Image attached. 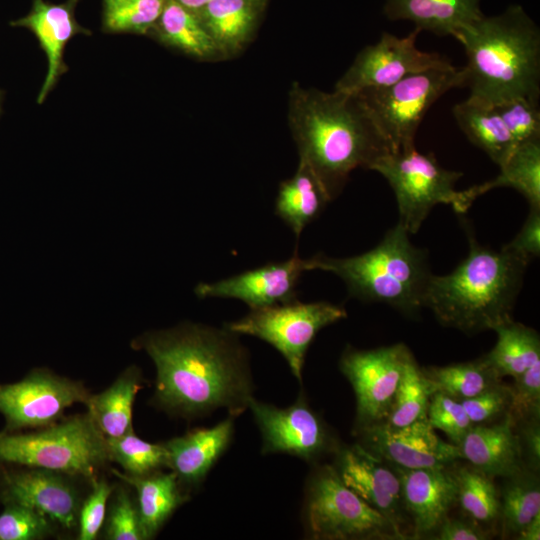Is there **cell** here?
<instances>
[{
	"label": "cell",
	"instance_id": "6da1fadb",
	"mask_svg": "<svg viewBox=\"0 0 540 540\" xmlns=\"http://www.w3.org/2000/svg\"><path fill=\"white\" fill-rule=\"evenodd\" d=\"M134 344L152 359L154 399L171 413L191 418L226 408L237 417L254 397L246 349L226 328L186 322Z\"/></svg>",
	"mask_w": 540,
	"mask_h": 540
},
{
	"label": "cell",
	"instance_id": "7a4b0ae2",
	"mask_svg": "<svg viewBox=\"0 0 540 540\" xmlns=\"http://www.w3.org/2000/svg\"><path fill=\"white\" fill-rule=\"evenodd\" d=\"M289 123L300 162L332 200L358 167L370 169L391 148L358 94L293 84Z\"/></svg>",
	"mask_w": 540,
	"mask_h": 540
},
{
	"label": "cell",
	"instance_id": "3957f363",
	"mask_svg": "<svg viewBox=\"0 0 540 540\" xmlns=\"http://www.w3.org/2000/svg\"><path fill=\"white\" fill-rule=\"evenodd\" d=\"M453 37L467 57L469 99L490 106L514 98L539 101L540 30L522 6L483 16Z\"/></svg>",
	"mask_w": 540,
	"mask_h": 540
},
{
	"label": "cell",
	"instance_id": "277c9868",
	"mask_svg": "<svg viewBox=\"0 0 540 540\" xmlns=\"http://www.w3.org/2000/svg\"><path fill=\"white\" fill-rule=\"evenodd\" d=\"M526 260L501 248L479 244L469 236V252L446 275L431 274L422 306L444 326L465 333L493 330L512 318L528 266Z\"/></svg>",
	"mask_w": 540,
	"mask_h": 540
},
{
	"label": "cell",
	"instance_id": "5b68a950",
	"mask_svg": "<svg viewBox=\"0 0 540 540\" xmlns=\"http://www.w3.org/2000/svg\"><path fill=\"white\" fill-rule=\"evenodd\" d=\"M307 269L331 272L343 280L351 297L386 304L407 315L423 308L431 275L427 253L411 243L400 223L365 253L346 258L316 254L307 259Z\"/></svg>",
	"mask_w": 540,
	"mask_h": 540
},
{
	"label": "cell",
	"instance_id": "8992f818",
	"mask_svg": "<svg viewBox=\"0 0 540 540\" xmlns=\"http://www.w3.org/2000/svg\"><path fill=\"white\" fill-rule=\"evenodd\" d=\"M108 461L106 437L88 412L36 433L0 432V464L47 469L92 482Z\"/></svg>",
	"mask_w": 540,
	"mask_h": 540
},
{
	"label": "cell",
	"instance_id": "52a82bcc",
	"mask_svg": "<svg viewBox=\"0 0 540 540\" xmlns=\"http://www.w3.org/2000/svg\"><path fill=\"white\" fill-rule=\"evenodd\" d=\"M303 518L311 539H407L386 517L347 487L333 465L316 467L311 473Z\"/></svg>",
	"mask_w": 540,
	"mask_h": 540
},
{
	"label": "cell",
	"instance_id": "ba28073f",
	"mask_svg": "<svg viewBox=\"0 0 540 540\" xmlns=\"http://www.w3.org/2000/svg\"><path fill=\"white\" fill-rule=\"evenodd\" d=\"M465 78L464 67L448 64L356 94L384 135L391 152H401L415 148V136L428 109L449 90L464 87Z\"/></svg>",
	"mask_w": 540,
	"mask_h": 540
},
{
	"label": "cell",
	"instance_id": "9c48e42d",
	"mask_svg": "<svg viewBox=\"0 0 540 540\" xmlns=\"http://www.w3.org/2000/svg\"><path fill=\"white\" fill-rule=\"evenodd\" d=\"M370 170L380 173L394 191L399 221L409 234H415L434 206L450 204L456 211L459 191L456 182L462 172L447 170L433 154L416 148L389 152L375 161Z\"/></svg>",
	"mask_w": 540,
	"mask_h": 540
},
{
	"label": "cell",
	"instance_id": "30bf717a",
	"mask_svg": "<svg viewBox=\"0 0 540 540\" xmlns=\"http://www.w3.org/2000/svg\"><path fill=\"white\" fill-rule=\"evenodd\" d=\"M344 307L326 301L288 303L252 309L225 328L239 335L257 337L279 351L299 382L307 350L318 332L344 318Z\"/></svg>",
	"mask_w": 540,
	"mask_h": 540
},
{
	"label": "cell",
	"instance_id": "8fae6325",
	"mask_svg": "<svg viewBox=\"0 0 540 540\" xmlns=\"http://www.w3.org/2000/svg\"><path fill=\"white\" fill-rule=\"evenodd\" d=\"M413 354L403 343L370 350L348 346L339 362L356 396V433L384 423L401 379Z\"/></svg>",
	"mask_w": 540,
	"mask_h": 540
},
{
	"label": "cell",
	"instance_id": "7c38bea8",
	"mask_svg": "<svg viewBox=\"0 0 540 540\" xmlns=\"http://www.w3.org/2000/svg\"><path fill=\"white\" fill-rule=\"evenodd\" d=\"M89 391L81 382L46 370H34L21 381L0 384V414L6 432L55 424L69 406L86 404Z\"/></svg>",
	"mask_w": 540,
	"mask_h": 540
},
{
	"label": "cell",
	"instance_id": "4fadbf2b",
	"mask_svg": "<svg viewBox=\"0 0 540 540\" xmlns=\"http://www.w3.org/2000/svg\"><path fill=\"white\" fill-rule=\"evenodd\" d=\"M262 436V452L286 453L316 462L338 445L323 419L301 396L294 404L279 408L252 397L248 403Z\"/></svg>",
	"mask_w": 540,
	"mask_h": 540
},
{
	"label": "cell",
	"instance_id": "5bb4252c",
	"mask_svg": "<svg viewBox=\"0 0 540 540\" xmlns=\"http://www.w3.org/2000/svg\"><path fill=\"white\" fill-rule=\"evenodd\" d=\"M420 29L405 37L383 32L379 41L364 47L351 66L337 81L335 90L356 94L365 89L386 87L404 77L434 67L451 64L436 52H425L416 47Z\"/></svg>",
	"mask_w": 540,
	"mask_h": 540
},
{
	"label": "cell",
	"instance_id": "9a60e30c",
	"mask_svg": "<svg viewBox=\"0 0 540 540\" xmlns=\"http://www.w3.org/2000/svg\"><path fill=\"white\" fill-rule=\"evenodd\" d=\"M333 465L342 482L407 538L401 479L394 467L359 443L339 446Z\"/></svg>",
	"mask_w": 540,
	"mask_h": 540
},
{
	"label": "cell",
	"instance_id": "2e32d148",
	"mask_svg": "<svg viewBox=\"0 0 540 540\" xmlns=\"http://www.w3.org/2000/svg\"><path fill=\"white\" fill-rule=\"evenodd\" d=\"M357 434L365 449L405 469L446 467L460 459L458 446L443 441L427 418L402 427L381 423Z\"/></svg>",
	"mask_w": 540,
	"mask_h": 540
},
{
	"label": "cell",
	"instance_id": "e0dca14e",
	"mask_svg": "<svg viewBox=\"0 0 540 540\" xmlns=\"http://www.w3.org/2000/svg\"><path fill=\"white\" fill-rule=\"evenodd\" d=\"M307 269V259L293 255L281 262L245 271L212 283H200L195 293L200 298H234L250 309H259L297 300V286Z\"/></svg>",
	"mask_w": 540,
	"mask_h": 540
},
{
	"label": "cell",
	"instance_id": "ac0fdd59",
	"mask_svg": "<svg viewBox=\"0 0 540 540\" xmlns=\"http://www.w3.org/2000/svg\"><path fill=\"white\" fill-rule=\"evenodd\" d=\"M69 475L41 468L3 471V503L28 506L67 529L77 525L79 493Z\"/></svg>",
	"mask_w": 540,
	"mask_h": 540
},
{
	"label": "cell",
	"instance_id": "d6986e66",
	"mask_svg": "<svg viewBox=\"0 0 540 540\" xmlns=\"http://www.w3.org/2000/svg\"><path fill=\"white\" fill-rule=\"evenodd\" d=\"M451 465L422 469L392 465L401 479L403 505L412 523V539L434 536L457 505Z\"/></svg>",
	"mask_w": 540,
	"mask_h": 540
},
{
	"label": "cell",
	"instance_id": "ffe728a7",
	"mask_svg": "<svg viewBox=\"0 0 540 540\" xmlns=\"http://www.w3.org/2000/svg\"><path fill=\"white\" fill-rule=\"evenodd\" d=\"M77 0L53 4L45 0H33L30 12L10 22L13 27L29 29L39 41L48 60V70L37 102L42 103L58 79L68 70L63 54L68 41L77 34H90L75 18Z\"/></svg>",
	"mask_w": 540,
	"mask_h": 540
},
{
	"label": "cell",
	"instance_id": "44dd1931",
	"mask_svg": "<svg viewBox=\"0 0 540 540\" xmlns=\"http://www.w3.org/2000/svg\"><path fill=\"white\" fill-rule=\"evenodd\" d=\"M234 418H228L210 428H199L163 443L166 467L182 484H200L231 442Z\"/></svg>",
	"mask_w": 540,
	"mask_h": 540
},
{
	"label": "cell",
	"instance_id": "7402d4cb",
	"mask_svg": "<svg viewBox=\"0 0 540 540\" xmlns=\"http://www.w3.org/2000/svg\"><path fill=\"white\" fill-rule=\"evenodd\" d=\"M458 446L460 459L488 476L509 477L525 468L517 435L508 416L473 425Z\"/></svg>",
	"mask_w": 540,
	"mask_h": 540
},
{
	"label": "cell",
	"instance_id": "603a6c76",
	"mask_svg": "<svg viewBox=\"0 0 540 540\" xmlns=\"http://www.w3.org/2000/svg\"><path fill=\"white\" fill-rule=\"evenodd\" d=\"M481 0H385L383 13L391 20H409L437 36H454L484 16Z\"/></svg>",
	"mask_w": 540,
	"mask_h": 540
},
{
	"label": "cell",
	"instance_id": "cb8c5ba5",
	"mask_svg": "<svg viewBox=\"0 0 540 540\" xmlns=\"http://www.w3.org/2000/svg\"><path fill=\"white\" fill-rule=\"evenodd\" d=\"M266 0H210L197 12L224 56L238 53L252 37Z\"/></svg>",
	"mask_w": 540,
	"mask_h": 540
},
{
	"label": "cell",
	"instance_id": "d4e9b609",
	"mask_svg": "<svg viewBox=\"0 0 540 540\" xmlns=\"http://www.w3.org/2000/svg\"><path fill=\"white\" fill-rule=\"evenodd\" d=\"M497 187H511L527 200L529 208H540V140L518 145L496 178L459 191L456 212H466L478 196Z\"/></svg>",
	"mask_w": 540,
	"mask_h": 540
},
{
	"label": "cell",
	"instance_id": "484cf974",
	"mask_svg": "<svg viewBox=\"0 0 540 540\" xmlns=\"http://www.w3.org/2000/svg\"><path fill=\"white\" fill-rule=\"evenodd\" d=\"M112 472L136 491V503L145 539L153 538L187 499L173 471L162 473L158 470L145 476H130L114 469Z\"/></svg>",
	"mask_w": 540,
	"mask_h": 540
},
{
	"label": "cell",
	"instance_id": "4316f807",
	"mask_svg": "<svg viewBox=\"0 0 540 540\" xmlns=\"http://www.w3.org/2000/svg\"><path fill=\"white\" fill-rule=\"evenodd\" d=\"M142 387L140 370L131 366L106 390L90 395L85 404L87 412L105 437H118L133 430V404Z\"/></svg>",
	"mask_w": 540,
	"mask_h": 540
},
{
	"label": "cell",
	"instance_id": "83f0119b",
	"mask_svg": "<svg viewBox=\"0 0 540 540\" xmlns=\"http://www.w3.org/2000/svg\"><path fill=\"white\" fill-rule=\"evenodd\" d=\"M453 116L464 135L499 167L517 145L493 106L469 98L456 104Z\"/></svg>",
	"mask_w": 540,
	"mask_h": 540
},
{
	"label": "cell",
	"instance_id": "f1b7e54d",
	"mask_svg": "<svg viewBox=\"0 0 540 540\" xmlns=\"http://www.w3.org/2000/svg\"><path fill=\"white\" fill-rule=\"evenodd\" d=\"M329 201L317 178L299 161L295 175L280 184L275 214L298 239L304 228L319 216Z\"/></svg>",
	"mask_w": 540,
	"mask_h": 540
},
{
	"label": "cell",
	"instance_id": "f546056e",
	"mask_svg": "<svg viewBox=\"0 0 540 540\" xmlns=\"http://www.w3.org/2000/svg\"><path fill=\"white\" fill-rule=\"evenodd\" d=\"M152 29L162 43L188 55L206 60L224 56L197 13L174 0H167Z\"/></svg>",
	"mask_w": 540,
	"mask_h": 540
},
{
	"label": "cell",
	"instance_id": "4dcf8cb0",
	"mask_svg": "<svg viewBox=\"0 0 540 540\" xmlns=\"http://www.w3.org/2000/svg\"><path fill=\"white\" fill-rule=\"evenodd\" d=\"M493 331L497 340L485 355L502 379L515 378L540 361V337L535 329L511 319Z\"/></svg>",
	"mask_w": 540,
	"mask_h": 540
},
{
	"label": "cell",
	"instance_id": "1f68e13d",
	"mask_svg": "<svg viewBox=\"0 0 540 540\" xmlns=\"http://www.w3.org/2000/svg\"><path fill=\"white\" fill-rule=\"evenodd\" d=\"M457 504L463 513L485 528L500 520V491L493 478L472 466L451 465Z\"/></svg>",
	"mask_w": 540,
	"mask_h": 540
},
{
	"label": "cell",
	"instance_id": "d6a6232c",
	"mask_svg": "<svg viewBox=\"0 0 540 540\" xmlns=\"http://www.w3.org/2000/svg\"><path fill=\"white\" fill-rule=\"evenodd\" d=\"M500 491V520L503 536H518L540 513L538 472L524 468L505 477ZM515 537V538H516Z\"/></svg>",
	"mask_w": 540,
	"mask_h": 540
},
{
	"label": "cell",
	"instance_id": "836d02e7",
	"mask_svg": "<svg viewBox=\"0 0 540 540\" xmlns=\"http://www.w3.org/2000/svg\"><path fill=\"white\" fill-rule=\"evenodd\" d=\"M422 370L437 391L459 401L472 398L502 381L486 355L446 366L422 367Z\"/></svg>",
	"mask_w": 540,
	"mask_h": 540
},
{
	"label": "cell",
	"instance_id": "e575fe53",
	"mask_svg": "<svg viewBox=\"0 0 540 540\" xmlns=\"http://www.w3.org/2000/svg\"><path fill=\"white\" fill-rule=\"evenodd\" d=\"M436 391L435 385L412 355L405 365L384 423L391 427H402L427 418L428 406Z\"/></svg>",
	"mask_w": 540,
	"mask_h": 540
},
{
	"label": "cell",
	"instance_id": "d590c367",
	"mask_svg": "<svg viewBox=\"0 0 540 540\" xmlns=\"http://www.w3.org/2000/svg\"><path fill=\"white\" fill-rule=\"evenodd\" d=\"M110 461L118 463L125 474L145 476L166 466V451L163 443H149L131 430L118 437H106Z\"/></svg>",
	"mask_w": 540,
	"mask_h": 540
},
{
	"label": "cell",
	"instance_id": "8d00e7d4",
	"mask_svg": "<svg viewBox=\"0 0 540 540\" xmlns=\"http://www.w3.org/2000/svg\"><path fill=\"white\" fill-rule=\"evenodd\" d=\"M167 0H103V26L110 32L145 34L158 21Z\"/></svg>",
	"mask_w": 540,
	"mask_h": 540
},
{
	"label": "cell",
	"instance_id": "74e56055",
	"mask_svg": "<svg viewBox=\"0 0 540 540\" xmlns=\"http://www.w3.org/2000/svg\"><path fill=\"white\" fill-rule=\"evenodd\" d=\"M104 520L105 538L109 540H144L137 503L130 493L113 490Z\"/></svg>",
	"mask_w": 540,
	"mask_h": 540
},
{
	"label": "cell",
	"instance_id": "f35d334b",
	"mask_svg": "<svg viewBox=\"0 0 540 540\" xmlns=\"http://www.w3.org/2000/svg\"><path fill=\"white\" fill-rule=\"evenodd\" d=\"M0 514V540H37L51 533L50 519L37 510L7 502Z\"/></svg>",
	"mask_w": 540,
	"mask_h": 540
},
{
	"label": "cell",
	"instance_id": "ab89813d",
	"mask_svg": "<svg viewBox=\"0 0 540 540\" xmlns=\"http://www.w3.org/2000/svg\"><path fill=\"white\" fill-rule=\"evenodd\" d=\"M516 145L540 140L539 101L514 98L493 106Z\"/></svg>",
	"mask_w": 540,
	"mask_h": 540
},
{
	"label": "cell",
	"instance_id": "60d3db41",
	"mask_svg": "<svg viewBox=\"0 0 540 540\" xmlns=\"http://www.w3.org/2000/svg\"><path fill=\"white\" fill-rule=\"evenodd\" d=\"M427 420L436 430L442 431L454 445H459L473 426L462 402L440 391L431 397Z\"/></svg>",
	"mask_w": 540,
	"mask_h": 540
},
{
	"label": "cell",
	"instance_id": "b9f144b4",
	"mask_svg": "<svg viewBox=\"0 0 540 540\" xmlns=\"http://www.w3.org/2000/svg\"><path fill=\"white\" fill-rule=\"evenodd\" d=\"M511 399L510 385L501 381L480 394L461 402L473 425H488L498 422L508 415Z\"/></svg>",
	"mask_w": 540,
	"mask_h": 540
},
{
	"label": "cell",
	"instance_id": "7bdbcfd3",
	"mask_svg": "<svg viewBox=\"0 0 540 540\" xmlns=\"http://www.w3.org/2000/svg\"><path fill=\"white\" fill-rule=\"evenodd\" d=\"M513 379L507 416L512 423L540 417V361Z\"/></svg>",
	"mask_w": 540,
	"mask_h": 540
},
{
	"label": "cell",
	"instance_id": "ee69618b",
	"mask_svg": "<svg viewBox=\"0 0 540 540\" xmlns=\"http://www.w3.org/2000/svg\"><path fill=\"white\" fill-rule=\"evenodd\" d=\"M93 489L88 497L81 503L78 514V539L94 540L103 527L108 500L115 489L105 480L92 481Z\"/></svg>",
	"mask_w": 540,
	"mask_h": 540
},
{
	"label": "cell",
	"instance_id": "f6af8a7d",
	"mask_svg": "<svg viewBox=\"0 0 540 540\" xmlns=\"http://www.w3.org/2000/svg\"><path fill=\"white\" fill-rule=\"evenodd\" d=\"M503 249L530 262L540 254V208H529L521 230Z\"/></svg>",
	"mask_w": 540,
	"mask_h": 540
},
{
	"label": "cell",
	"instance_id": "bcb514c9",
	"mask_svg": "<svg viewBox=\"0 0 540 540\" xmlns=\"http://www.w3.org/2000/svg\"><path fill=\"white\" fill-rule=\"evenodd\" d=\"M525 468L539 472L540 467V417L513 423Z\"/></svg>",
	"mask_w": 540,
	"mask_h": 540
},
{
	"label": "cell",
	"instance_id": "7dc6e473",
	"mask_svg": "<svg viewBox=\"0 0 540 540\" xmlns=\"http://www.w3.org/2000/svg\"><path fill=\"white\" fill-rule=\"evenodd\" d=\"M490 530L463 514L461 517H446L433 539L437 540H486Z\"/></svg>",
	"mask_w": 540,
	"mask_h": 540
},
{
	"label": "cell",
	"instance_id": "c3c4849f",
	"mask_svg": "<svg viewBox=\"0 0 540 540\" xmlns=\"http://www.w3.org/2000/svg\"><path fill=\"white\" fill-rule=\"evenodd\" d=\"M519 540L540 539V513L537 514L516 537Z\"/></svg>",
	"mask_w": 540,
	"mask_h": 540
},
{
	"label": "cell",
	"instance_id": "681fc988",
	"mask_svg": "<svg viewBox=\"0 0 540 540\" xmlns=\"http://www.w3.org/2000/svg\"><path fill=\"white\" fill-rule=\"evenodd\" d=\"M186 9L197 13L200 11L210 0H174Z\"/></svg>",
	"mask_w": 540,
	"mask_h": 540
},
{
	"label": "cell",
	"instance_id": "f907efd6",
	"mask_svg": "<svg viewBox=\"0 0 540 540\" xmlns=\"http://www.w3.org/2000/svg\"><path fill=\"white\" fill-rule=\"evenodd\" d=\"M2 91H0V113H1Z\"/></svg>",
	"mask_w": 540,
	"mask_h": 540
}]
</instances>
